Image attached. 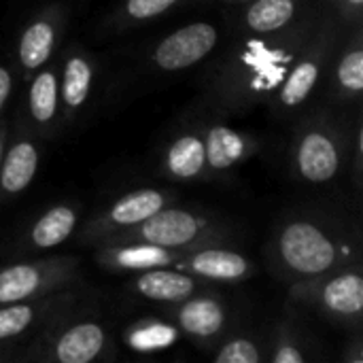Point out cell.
I'll use <instances>...</instances> for the list:
<instances>
[{
	"mask_svg": "<svg viewBox=\"0 0 363 363\" xmlns=\"http://www.w3.org/2000/svg\"><path fill=\"white\" fill-rule=\"evenodd\" d=\"M225 2H230V4H240V2H245V0H225Z\"/></svg>",
	"mask_w": 363,
	"mask_h": 363,
	"instance_id": "1f68e13d",
	"label": "cell"
},
{
	"mask_svg": "<svg viewBox=\"0 0 363 363\" xmlns=\"http://www.w3.org/2000/svg\"><path fill=\"white\" fill-rule=\"evenodd\" d=\"M300 11V0H249L242 23L253 34H270L289 26Z\"/></svg>",
	"mask_w": 363,
	"mask_h": 363,
	"instance_id": "603a6c76",
	"label": "cell"
},
{
	"mask_svg": "<svg viewBox=\"0 0 363 363\" xmlns=\"http://www.w3.org/2000/svg\"><path fill=\"white\" fill-rule=\"evenodd\" d=\"M172 317L179 325V332L202 342L217 338L228 321L225 306L221 304V300L213 296H200V298L191 296L179 302Z\"/></svg>",
	"mask_w": 363,
	"mask_h": 363,
	"instance_id": "ac0fdd59",
	"label": "cell"
},
{
	"mask_svg": "<svg viewBox=\"0 0 363 363\" xmlns=\"http://www.w3.org/2000/svg\"><path fill=\"white\" fill-rule=\"evenodd\" d=\"M334 45H336L334 26L323 21L319 32L311 40V45L302 51V55L296 60V64L291 66V70L287 72V77L274 91V100H272L274 111L289 113L308 100V96L315 91L325 66L330 64Z\"/></svg>",
	"mask_w": 363,
	"mask_h": 363,
	"instance_id": "52a82bcc",
	"label": "cell"
},
{
	"mask_svg": "<svg viewBox=\"0 0 363 363\" xmlns=\"http://www.w3.org/2000/svg\"><path fill=\"white\" fill-rule=\"evenodd\" d=\"M138 298L160 304H179L198 291V281L177 268H153L138 272L132 283Z\"/></svg>",
	"mask_w": 363,
	"mask_h": 363,
	"instance_id": "d6986e66",
	"label": "cell"
},
{
	"mask_svg": "<svg viewBox=\"0 0 363 363\" xmlns=\"http://www.w3.org/2000/svg\"><path fill=\"white\" fill-rule=\"evenodd\" d=\"M272 264L291 281H313L347 264V247L323 223L308 217L285 221L270 242Z\"/></svg>",
	"mask_w": 363,
	"mask_h": 363,
	"instance_id": "7a4b0ae2",
	"label": "cell"
},
{
	"mask_svg": "<svg viewBox=\"0 0 363 363\" xmlns=\"http://www.w3.org/2000/svg\"><path fill=\"white\" fill-rule=\"evenodd\" d=\"M323 21L300 19L270 34H255L238 47L213 81L215 96L228 106L257 104L279 89L296 60L311 45Z\"/></svg>",
	"mask_w": 363,
	"mask_h": 363,
	"instance_id": "6da1fadb",
	"label": "cell"
},
{
	"mask_svg": "<svg viewBox=\"0 0 363 363\" xmlns=\"http://www.w3.org/2000/svg\"><path fill=\"white\" fill-rule=\"evenodd\" d=\"M336 87L340 98H357L363 91V49L359 36L342 51L336 64Z\"/></svg>",
	"mask_w": 363,
	"mask_h": 363,
	"instance_id": "d4e9b609",
	"label": "cell"
},
{
	"mask_svg": "<svg viewBox=\"0 0 363 363\" xmlns=\"http://www.w3.org/2000/svg\"><path fill=\"white\" fill-rule=\"evenodd\" d=\"M179 2L181 0H125L119 9V21H121V26L149 21L153 17L164 15Z\"/></svg>",
	"mask_w": 363,
	"mask_h": 363,
	"instance_id": "484cf974",
	"label": "cell"
},
{
	"mask_svg": "<svg viewBox=\"0 0 363 363\" xmlns=\"http://www.w3.org/2000/svg\"><path fill=\"white\" fill-rule=\"evenodd\" d=\"M28 115L32 128L38 134H45L55 128L62 106H60V85H57V68L43 66L34 72L28 87Z\"/></svg>",
	"mask_w": 363,
	"mask_h": 363,
	"instance_id": "44dd1931",
	"label": "cell"
},
{
	"mask_svg": "<svg viewBox=\"0 0 363 363\" xmlns=\"http://www.w3.org/2000/svg\"><path fill=\"white\" fill-rule=\"evenodd\" d=\"M342 17L347 19H353V21H359L362 19V9H363V0H336Z\"/></svg>",
	"mask_w": 363,
	"mask_h": 363,
	"instance_id": "f546056e",
	"label": "cell"
},
{
	"mask_svg": "<svg viewBox=\"0 0 363 363\" xmlns=\"http://www.w3.org/2000/svg\"><path fill=\"white\" fill-rule=\"evenodd\" d=\"M217 363H259L262 353L257 345L249 338H234L228 340L215 355Z\"/></svg>",
	"mask_w": 363,
	"mask_h": 363,
	"instance_id": "4316f807",
	"label": "cell"
},
{
	"mask_svg": "<svg viewBox=\"0 0 363 363\" xmlns=\"http://www.w3.org/2000/svg\"><path fill=\"white\" fill-rule=\"evenodd\" d=\"M79 277V259L45 257L0 268V304L28 302L64 291Z\"/></svg>",
	"mask_w": 363,
	"mask_h": 363,
	"instance_id": "5b68a950",
	"label": "cell"
},
{
	"mask_svg": "<svg viewBox=\"0 0 363 363\" xmlns=\"http://www.w3.org/2000/svg\"><path fill=\"white\" fill-rule=\"evenodd\" d=\"M108 347L111 340L100 323L79 321L51 340L47 359L57 363H91L104 357Z\"/></svg>",
	"mask_w": 363,
	"mask_h": 363,
	"instance_id": "5bb4252c",
	"label": "cell"
},
{
	"mask_svg": "<svg viewBox=\"0 0 363 363\" xmlns=\"http://www.w3.org/2000/svg\"><path fill=\"white\" fill-rule=\"evenodd\" d=\"M94 77L96 68L91 57L83 49H68L62 62V70L57 77L60 85V106H62V117L72 119L77 113L87 104L91 87H94Z\"/></svg>",
	"mask_w": 363,
	"mask_h": 363,
	"instance_id": "2e32d148",
	"label": "cell"
},
{
	"mask_svg": "<svg viewBox=\"0 0 363 363\" xmlns=\"http://www.w3.org/2000/svg\"><path fill=\"white\" fill-rule=\"evenodd\" d=\"M64 21V11L60 6H49L21 30L17 43V62L23 74H32L47 66L60 43Z\"/></svg>",
	"mask_w": 363,
	"mask_h": 363,
	"instance_id": "30bf717a",
	"label": "cell"
},
{
	"mask_svg": "<svg viewBox=\"0 0 363 363\" xmlns=\"http://www.w3.org/2000/svg\"><path fill=\"white\" fill-rule=\"evenodd\" d=\"M79 225V206L55 204L47 208L28 232V249L45 251L64 245Z\"/></svg>",
	"mask_w": 363,
	"mask_h": 363,
	"instance_id": "7402d4cb",
	"label": "cell"
},
{
	"mask_svg": "<svg viewBox=\"0 0 363 363\" xmlns=\"http://www.w3.org/2000/svg\"><path fill=\"white\" fill-rule=\"evenodd\" d=\"M270 359H272V363H304L306 355L289 334H281L274 349H272Z\"/></svg>",
	"mask_w": 363,
	"mask_h": 363,
	"instance_id": "83f0119b",
	"label": "cell"
},
{
	"mask_svg": "<svg viewBox=\"0 0 363 363\" xmlns=\"http://www.w3.org/2000/svg\"><path fill=\"white\" fill-rule=\"evenodd\" d=\"M13 91V70L4 64H0V113L6 106Z\"/></svg>",
	"mask_w": 363,
	"mask_h": 363,
	"instance_id": "f1b7e54d",
	"label": "cell"
},
{
	"mask_svg": "<svg viewBox=\"0 0 363 363\" xmlns=\"http://www.w3.org/2000/svg\"><path fill=\"white\" fill-rule=\"evenodd\" d=\"M206 151V172L221 174L247 162L257 149V138L242 134L225 123H206L200 128Z\"/></svg>",
	"mask_w": 363,
	"mask_h": 363,
	"instance_id": "4fadbf2b",
	"label": "cell"
},
{
	"mask_svg": "<svg viewBox=\"0 0 363 363\" xmlns=\"http://www.w3.org/2000/svg\"><path fill=\"white\" fill-rule=\"evenodd\" d=\"M185 251H172L145 242H123V245H100L98 262L117 272H145L153 268H174Z\"/></svg>",
	"mask_w": 363,
	"mask_h": 363,
	"instance_id": "9a60e30c",
	"label": "cell"
},
{
	"mask_svg": "<svg viewBox=\"0 0 363 363\" xmlns=\"http://www.w3.org/2000/svg\"><path fill=\"white\" fill-rule=\"evenodd\" d=\"M291 296L319 306L336 321H357L363 311V279L357 268H340L321 279L298 281Z\"/></svg>",
	"mask_w": 363,
	"mask_h": 363,
	"instance_id": "8992f818",
	"label": "cell"
},
{
	"mask_svg": "<svg viewBox=\"0 0 363 363\" xmlns=\"http://www.w3.org/2000/svg\"><path fill=\"white\" fill-rule=\"evenodd\" d=\"M219 43V32L208 21L187 23L164 36L153 49V64L164 72H177L200 64Z\"/></svg>",
	"mask_w": 363,
	"mask_h": 363,
	"instance_id": "9c48e42d",
	"label": "cell"
},
{
	"mask_svg": "<svg viewBox=\"0 0 363 363\" xmlns=\"http://www.w3.org/2000/svg\"><path fill=\"white\" fill-rule=\"evenodd\" d=\"M4 149H6V130H4V128L0 125V162H2Z\"/></svg>",
	"mask_w": 363,
	"mask_h": 363,
	"instance_id": "4dcf8cb0",
	"label": "cell"
},
{
	"mask_svg": "<svg viewBox=\"0 0 363 363\" xmlns=\"http://www.w3.org/2000/svg\"><path fill=\"white\" fill-rule=\"evenodd\" d=\"M172 194L164 189H136L119 200H115L111 206H106L98 217H94L79 234V240L83 245H100L108 236L123 232L128 228L138 225L153 213L162 211L172 202Z\"/></svg>",
	"mask_w": 363,
	"mask_h": 363,
	"instance_id": "ba28073f",
	"label": "cell"
},
{
	"mask_svg": "<svg viewBox=\"0 0 363 363\" xmlns=\"http://www.w3.org/2000/svg\"><path fill=\"white\" fill-rule=\"evenodd\" d=\"M345 153L347 147L338 125L328 115H315L300 125L294 138V172L304 183H330L338 177Z\"/></svg>",
	"mask_w": 363,
	"mask_h": 363,
	"instance_id": "277c9868",
	"label": "cell"
},
{
	"mask_svg": "<svg viewBox=\"0 0 363 363\" xmlns=\"http://www.w3.org/2000/svg\"><path fill=\"white\" fill-rule=\"evenodd\" d=\"M164 172L174 181H198L206 172V151L202 130H187L177 134L164 151Z\"/></svg>",
	"mask_w": 363,
	"mask_h": 363,
	"instance_id": "ffe728a7",
	"label": "cell"
},
{
	"mask_svg": "<svg viewBox=\"0 0 363 363\" xmlns=\"http://www.w3.org/2000/svg\"><path fill=\"white\" fill-rule=\"evenodd\" d=\"M225 234L228 230L206 215L179 206H164L138 225L117 232L100 245L145 242L172 251H189L196 247L219 242L225 238Z\"/></svg>",
	"mask_w": 363,
	"mask_h": 363,
	"instance_id": "3957f363",
	"label": "cell"
},
{
	"mask_svg": "<svg viewBox=\"0 0 363 363\" xmlns=\"http://www.w3.org/2000/svg\"><path fill=\"white\" fill-rule=\"evenodd\" d=\"M174 268L191 274L194 279L219 283H238L249 279V274L253 272L251 259L242 253L211 245L185 251Z\"/></svg>",
	"mask_w": 363,
	"mask_h": 363,
	"instance_id": "8fae6325",
	"label": "cell"
},
{
	"mask_svg": "<svg viewBox=\"0 0 363 363\" xmlns=\"http://www.w3.org/2000/svg\"><path fill=\"white\" fill-rule=\"evenodd\" d=\"M40 164V151L32 136L19 134L0 162V198L19 196L30 187Z\"/></svg>",
	"mask_w": 363,
	"mask_h": 363,
	"instance_id": "e0dca14e",
	"label": "cell"
},
{
	"mask_svg": "<svg viewBox=\"0 0 363 363\" xmlns=\"http://www.w3.org/2000/svg\"><path fill=\"white\" fill-rule=\"evenodd\" d=\"M72 304L74 296L66 291H57L28 302L0 304V345L30 334L32 330L45 325L49 319L57 317Z\"/></svg>",
	"mask_w": 363,
	"mask_h": 363,
	"instance_id": "7c38bea8",
	"label": "cell"
},
{
	"mask_svg": "<svg viewBox=\"0 0 363 363\" xmlns=\"http://www.w3.org/2000/svg\"><path fill=\"white\" fill-rule=\"evenodd\" d=\"M177 338H179L177 328L162 321H140L132 325L125 334L128 347L138 353H153L160 349H168L177 342Z\"/></svg>",
	"mask_w": 363,
	"mask_h": 363,
	"instance_id": "cb8c5ba5",
	"label": "cell"
}]
</instances>
